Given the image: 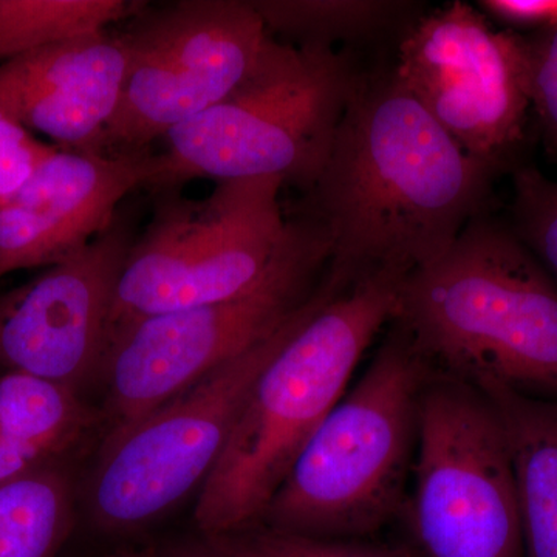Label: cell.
Returning <instances> with one entry per match:
<instances>
[{"label":"cell","instance_id":"obj_21","mask_svg":"<svg viewBox=\"0 0 557 557\" xmlns=\"http://www.w3.org/2000/svg\"><path fill=\"white\" fill-rule=\"evenodd\" d=\"M512 190L509 228L557 282V182L536 168L520 166Z\"/></svg>","mask_w":557,"mask_h":557},{"label":"cell","instance_id":"obj_7","mask_svg":"<svg viewBox=\"0 0 557 557\" xmlns=\"http://www.w3.org/2000/svg\"><path fill=\"white\" fill-rule=\"evenodd\" d=\"M287 259L239 298L143 318L109 336L100 373L119 437L231 359L281 329L317 292L330 260L329 234L298 211Z\"/></svg>","mask_w":557,"mask_h":557},{"label":"cell","instance_id":"obj_19","mask_svg":"<svg viewBox=\"0 0 557 557\" xmlns=\"http://www.w3.org/2000/svg\"><path fill=\"white\" fill-rule=\"evenodd\" d=\"M401 3L376 0H255L252 7L270 36L295 46L332 47L336 40L361 39L383 30Z\"/></svg>","mask_w":557,"mask_h":557},{"label":"cell","instance_id":"obj_1","mask_svg":"<svg viewBox=\"0 0 557 557\" xmlns=\"http://www.w3.org/2000/svg\"><path fill=\"white\" fill-rule=\"evenodd\" d=\"M497 168L471 156L395 78L359 76L299 209L329 234L327 276H408L485 214Z\"/></svg>","mask_w":557,"mask_h":557},{"label":"cell","instance_id":"obj_13","mask_svg":"<svg viewBox=\"0 0 557 557\" xmlns=\"http://www.w3.org/2000/svg\"><path fill=\"white\" fill-rule=\"evenodd\" d=\"M171 172L170 157L152 149H54L13 196L0 201V278L76 255L108 228L131 194L163 189Z\"/></svg>","mask_w":557,"mask_h":557},{"label":"cell","instance_id":"obj_18","mask_svg":"<svg viewBox=\"0 0 557 557\" xmlns=\"http://www.w3.org/2000/svg\"><path fill=\"white\" fill-rule=\"evenodd\" d=\"M146 7L139 0H0V62L108 32Z\"/></svg>","mask_w":557,"mask_h":557},{"label":"cell","instance_id":"obj_23","mask_svg":"<svg viewBox=\"0 0 557 557\" xmlns=\"http://www.w3.org/2000/svg\"><path fill=\"white\" fill-rule=\"evenodd\" d=\"M54 149L0 112V201L13 196Z\"/></svg>","mask_w":557,"mask_h":557},{"label":"cell","instance_id":"obj_5","mask_svg":"<svg viewBox=\"0 0 557 557\" xmlns=\"http://www.w3.org/2000/svg\"><path fill=\"white\" fill-rule=\"evenodd\" d=\"M358 81L350 60L332 47L270 36L236 90L168 132L164 153L172 172L161 190L182 189L197 178H278L309 193Z\"/></svg>","mask_w":557,"mask_h":557},{"label":"cell","instance_id":"obj_24","mask_svg":"<svg viewBox=\"0 0 557 557\" xmlns=\"http://www.w3.org/2000/svg\"><path fill=\"white\" fill-rule=\"evenodd\" d=\"M479 7L512 28L534 33L557 28V0H482Z\"/></svg>","mask_w":557,"mask_h":557},{"label":"cell","instance_id":"obj_9","mask_svg":"<svg viewBox=\"0 0 557 557\" xmlns=\"http://www.w3.org/2000/svg\"><path fill=\"white\" fill-rule=\"evenodd\" d=\"M126 78L101 152L152 149L251 75L270 35L251 0L146 7L120 33Z\"/></svg>","mask_w":557,"mask_h":557},{"label":"cell","instance_id":"obj_20","mask_svg":"<svg viewBox=\"0 0 557 557\" xmlns=\"http://www.w3.org/2000/svg\"><path fill=\"white\" fill-rule=\"evenodd\" d=\"M211 539L215 552L226 557H417L409 547L302 536L259 525Z\"/></svg>","mask_w":557,"mask_h":557},{"label":"cell","instance_id":"obj_10","mask_svg":"<svg viewBox=\"0 0 557 557\" xmlns=\"http://www.w3.org/2000/svg\"><path fill=\"white\" fill-rule=\"evenodd\" d=\"M300 309L269 338L106 442L91 485L98 522L110 528L148 522L203 485L252 384L287 338Z\"/></svg>","mask_w":557,"mask_h":557},{"label":"cell","instance_id":"obj_6","mask_svg":"<svg viewBox=\"0 0 557 557\" xmlns=\"http://www.w3.org/2000/svg\"><path fill=\"white\" fill-rule=\"evenodd\" d=\"M284 186L278 178L228 180L197 200L180 189L152 193V219L121 274L110 335L139 319L239 298L263 284L295 244L296 218H285L278 200Z\"/></svg>","mask_w":557,"mask_h":557},{"label":"cell","instance_id":"obj_3","mask_svg":"<svg viewBox=\"0 0 557 557\" xmlns=\"http://www.w3.org/2000/svg\"><path fill=\"white\" fill-rule=\"evenodd\" d=\"M394 322L434 372L557 401L556 278L486 212L406 276Z\"/></svg>","mask_w":557,"mask_h":557},{"label":"cell","instance_id":"obj_17","mask_svg":"<svg viewBox=\"0 0 557 557\" xmlns=\"http://www.w3.org/2000/svg\"><path fill=\"white\" fill-rule=\"evenodd\" d=\"M70 520L69 480L53 463L0 483V557H53Z\"/></svg>","mask_w":557,"mask_h":557},{"label":"cell","instance_id":"obj_25","mask_svg":"<svg viewBox=\"0 0 557 557\" xmlns=\"http://www.w3.org/2000/svg\"><path fill=\"white\" fill-rule=\"evenodd\" d=\"M180 557H226L225 555H222V553L215 552L211 553V555H205V553H197V555H185Z\"/></svg>","mask_w":557,"mask_h":557},{"label":"cell","instance_id":"obj_15","mask_svg":"<svg viewBox=\"0 0 557 557\" xmlns=\"http://www.w3.org/2000/svg\"><path fill=\"white\" fill-rule=\"evenodd\" d=\"M478 388L496 409L507 438L525 557H557V401L502 384Z\"/></svg>","mask_w":557,"mask_h":557},{"label":"cell","instance_id":"obj_14","mask_svg":"<svg viewBox=\"0 0 557 557\" xmlns=\"http://www.w3.org/2000/svg\"><path fill=\"white\" fill-rule=\"evenodd\" d=\"M126 65L120 33L110 30L0 62V112L60 149L101 152Z\"/></svg>","mask_w":557,"mask_h":557},{"label":"cell","instance_id":"obj_22","mask_svg":"<svg viewBox=\"0 0 557 557\" xmlns=\"http://www.w3.org/2000/svg\"><path fill=\"white\" fill-rule=\"evenodd\" d=\"M531 112L542 145L557 161V28L525 36Z\"/></svg>","mask_w":557,"mask_h":557},{"label":"cell","instance_id":"obj_11","mask_svg":"<svg viewBox=\"0 0 557 557\" xmlns=\"http://www.w3.org/2000/svg\"><path fill=\"white\" fill-rule=\"evenodd\" d=\"M394 75L461 148L508 168L531 112L525 36L456 0L410 25Z\"/></svg>","mask_w":557,"mask_h":557},{"label":"cell","instance_id":"obj_4","mask_svg":"<svg viewBox=\"0 0 557 557\" xmlns=\"http://www.w3.org/2000/svg\"><path fill=\"white\" fill-rule=\"evenodd\" d=\"M431 375L395 322L368 369L300 450L258 525L364 539L401 519Z\"/></svg>","mask_w":557,"mask_h":557},{"label":"cell","instance_id":"obj_2","mask_svg":"<svg viewBox=\"0 0 557 557\" xmlns=\"http://www.w3.org/2000/svg\"><path fill=\"white\" fill-rule=\"evenodd\" d=\"M406 276L339 285L325 271L252 384L197 500L211 537L258 525L300 450L347 394L366 351L397 318Z\"/></svg>","mask_w":557,"mask_h":557},{"label":"cell","instance_id":"obj_12","mask_svg":"<svg viewBox=\"0 0 557 557\" xmlns=\"http://www.w3.org/2000/svg\"><path fill=\"white\" fill-rule=\"evenodd\" d=\"M138 211L120 208L76 255L0 295V372L76 388L100 373Z\"/></svg>","mask_w":557,"mask_h":557},{"label":"cell","instance_id":"obj_16","mask_svg":"<svg viewBox=\"0 0 557 557\" xmlns=\"http://www.w3.org/2000/svg\"><path fill=\"white\" fill-rule=\"evenodd\" d=\"M72 388L0 372V483L53 463L89 426Z\"/></svg>","mask_w":557,"mask_h":557},{"label":"cell","instance_id":"obj_8","mask_svg":"<svg viewBox=\"0 0 557 557\" xmlns=\"http://www.w3.org/2000/svg\"><path fill=\"white\" fill-rule=\"evenodd\" d=\"M417 557H525L515 471L480 388L431 369L401 515Z\"/></svg>","mask_w":557,"mask_h":557}]
</instances>
